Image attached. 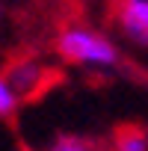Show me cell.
<instances>
[{"label":"cell","instance_id":"obj_1","mask_svg":"<svg viewBox=\"0 0 148 151\" xmlns=\"http://www.w3.org/2000/svg\"><path fill=\"white\" fill-rule=\"evenodd\" d=\"M56 53L65 62L89 71H113L121 62L119 45L107 33L86 24H65L56 33Z\"/></svg>","mask_w":148,"mask_h":151},{"label":"cell","instance_id":"obj_3","mask_svg":"<svg viewBox=\"0 0 148 151\" xmlns=\"http://www.w3.org/2000/svg\"><path fill=\"white\" fill-rule=\"evenodd\" d=\"M6 77L12 80V86L18 89V95L24 98V95H33L39 86H45L47 71H45V65H42L39 59L27 56V59H15V62L6 68Z\"/></svg>","mask_w":148,"mask_h":151},{"label":"cell","instance_id":"obj_4","mask_svg":"<svg viewBox=\"0 0 148 151\" xmlns=\"http://www.w3.org/2000/svg\"><path fill=\"white\" fill-rule=\"evenodd\" d=\"M110 151H148V133L139 127H124L121 133H116Z\"/></svg>","mask_w":148,"mask_h":151},{"label":"cell","instance_id":"obj_5","mask_svg":"<svg viewBox=\"0 0 148 151\" xmlns=\"http://www.w3.org/2000/svg\"><path fill=\"white\" fill-rule=\"evenodd\" d=\"M21 107V95L12 86V80L6 77V71H0V119H9L15 116Z\"/></svg>","mask_w":148,"mask_h":151},{"label":"cell","instance_id":"obj_2","mask_svg":"<svg viewBox=\"0 0 148 151\" xmlns=\"http://www.w3.org/2000/svg\"><path fill=\"white\" fill-rule=\"evenodd\" d=\"M113 21L121 39L136 47H148V0H119Z\"/></svg>","mask_w":148,"mask_h":151},{"label":"cell","instance_id":"obj_6","mask_svg":"<svg viewBox=\"0 0 148 151\" xmlns=\"http://www.w3.org/2000/svg\"><path fill=\"white\" fill-rule=\"evenodd\" d=\"M47 151H98V145L80 133H62L47 145Z\"/></svg>","mask_w":148,"mask_h":151}]
</instances>
